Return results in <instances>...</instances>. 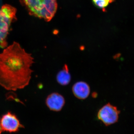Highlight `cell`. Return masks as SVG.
Here are the masks:
<instances>
[{"instance_id":"obj_1","label":"cell","mask_w":134,"mask_h":134,"mask_svg":"<svg viewBox=\"0 0 134 134\" xmlns=\"http://www.w3.org/2000/svg\"><path fill=\"white\" fill-rule=\"evenodd\" d=\"M34 63L31 54L19 43L14 42L0 53V85L8 91H16L28 85Z\"/></svg>"},{"instance_id":"obj_7","label":"cell","mask_w":134,"mask_h":134,"mask_svg":"<svg viewBox=\"0 0 134 134\" xmlns=\"http://www.w3.org/2000/svg\"><path fill=\"white\" fill-rule=\"evenodd\" d=\"M72 89L74 96L77 98L81 99H85L88 98L90 92L88 84L83 81L78 82L75 83Z\"/></svg>"},{"instance_id":"obj_10","label":"cell","mask_w":134,"mask_h":134,"mask_svg":"<svg viewBox=\"0 0 134 134\" xmlns=\"http://www.w3.org/2000/svg\"><path fill=\"white\" fill-rule=\"evenodd\" d=\"M97 93L96 92H93L92 93V97L93 98H96L97 97Z\"/></svg>"},{"instance_id":"obj_2","label":"cell","mask_w":134,"mask_h":134,"mask_svg":"<svg viewBox=\"0 0 134 134\" xmlns=\"http://www.w3.org/2000/svg\"><path fill=\"white\" fill-rule=\"evenodd\" d=\"M31 15L46 21H50L55 15L57 8V0H23Z\"/></svg>"},{"instance_id":"obj_9","label":"cell","mask_w":134,"mask_h":134,"mask_svg":"<svg viewBox=\"0 0 134 134\" xmlns=\"http://www.w3.org/2000/svg\"><path fill=\"white\" fill-rule=\"evenodd\" d=\"M95 6L100 9L105 8L112 2L114 0H92Z\"/></svg>"},{"instance_id":"obj_11","label":"cell","mask_w":134,"mask_h":134,"mask_svg":"<svg viewBox=\"0 0 134 134\" xmlns=\"http://www.w3.org/2000/svg\"><path fill=\"white\" fill-rule=\"evenodd\" d=\"M0 120H1V118H0ZM3 131L1 127V123H0V134H1L2 132Z\"/></svg>"},{"instance_id":"obj_6","label":"cell","mask_w":134,"mask_h":134,"mask_svg":"<svg viewBox=\"0 0 134 134\" xmlns=\"http://www.w3.org/2000/svg\"><path fill=\"white\" fill-rule=\"evenodd\" d=\"M46 104L50 110L59 111L62 109L65 105V98L59 93H53L47 97Z\"/></svg>"},{"instance_id":"obj_4","label":"cell","mask_w":134,"mask_h":134,"mask_svg":"<svg viewBox=\"0 0 134 134\" xmlns=\"http://www.w3.org/2000/svg\"><path fill=\"white\" fill-rule=\"evenodd\" d=\"M120 113L117 107L108 103L99 111L98 117L106 126H109L117 122Z\"/></svg>"},{"instance_id":"obj_3","label":"cell","mask_w":134,"mask_h":134,"mask_svg":"<svg viewBox=\"0 0 134 134\" xmlns=\"http://www.w3.org/2000/svg\"><path fill=\"white\" fill-rule=\"evenodd\" d=\"M16 9L8 4L0 9V47L5 48L8 45L7 38L10 26L16 19Z\"/></svg>"},{"instance_id":"obj_5","label":"cell","mask_w":134,"mask_h":134,"mask_svg":"<svg viewBox=\"0 0 134 134\" xmlns=\"http://www.w3.org/2000/svg\"><path fill=\"white\" fill-rule=\"evenodd\" d=\"M0 123L2 130L10 132H16L19 128L23 127L16 116L9 112L2 116Z\"/></svg>"},{"instance_id":"obj_8","label":"cell","mask_w":134,"mask_h":134,"mask_svg":"<svg viewBox=\"0 0 134 134\" xmlns=\"http://www.w3.org/2000/svg\"><path fill=\"white\" fill-rule=\"evenodd\" d=\"M56 79L58 83L63 86L66 85L70 82L71 77L66 64H65L63 69L58 72Z\"/></svg>"}]
</instances>
